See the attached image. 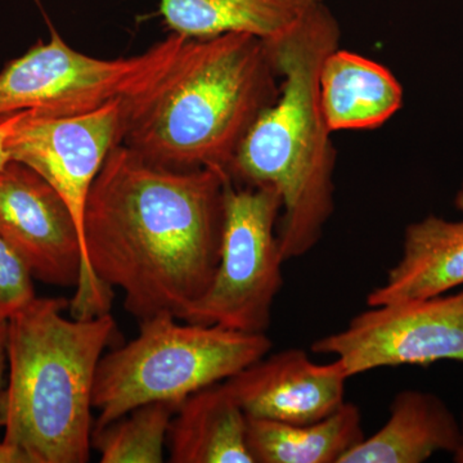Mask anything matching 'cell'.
Wrapping results in <instances>:
<instances>
[{"instance_id": "obj_2", "label": "cell", "mask_w": 463, "mask_h": 463, "mask_svg": "<svg viewBox=\"0 0 463 463\" xmlns=\"http://www.w3.org/2000/svg\"><path fill=\"white\" fill-rule=\"evenodd\" d=\"M279 79L257 36L185 39L157 78L120 100V145L154 165L232 179L241 143L279 99Z\"/></svg>"}, {"instance_id": "obj_10", "label": "cell", "mask_w": 463, "mask_h": 463, "mask_svg": "<svg viewBox=\"0 0 463 463\" xmlns=\"http://www.w3.org/2000/svg\"><path fill=\"white\" fill-rule=\"evenodd\" d=\"M0 234L33 279L58 288L78 286L85 252L74 216L50 183L14 160L0 167Z\"/></svg>"}, {"instance_id": "obj_4", "label": "cell", "mask_w": 463, "mask_h": 463, "mask_svg": "<svg viewBox=\"0 0 463 463\" xmlns=\"http://www.w3.org/2000/svg\"><path fill=\"white\" fill-rule=\"evenodd\" d=\"M67 307L35 297L8 319L2 441L26 463L90 461L94 381L116 322L109 313L69 319Z\"/></svg>"}, {"instance_id": "obj_23", "label": "cell", "mask_w": 463, "mask_h": 463, "mask_svg": "<svg viewBox=\"0 0 463 463\" xmlns=\"http://www.w3.org/2000/svg\"><path fill=\"white\" fill-rule=\"evenodd\" d=\"M453 459H455L457 463H463V417L461 421V439H459L458 447H457V449L453 452Z\"/></svg>"}, {"instance_id": "obj_22", "label": "cell", "mask_w": 463, "mask_h": 463, "mask_svg": "<svg viewBox=\"0 0 463 463\" xmlns=\"http://www.w3.org/2000/svg\"><path fill=\"white\" fill-rule=\"evenodd\" d=\"M0 463H26V459L14 448L5 446L0 440Z\"/></svg>"}, {"instance_id": "obj_1", "label": "cell", "mask_w": 463, "mask_h": 463, "mask_svg": "<svg viewBox=\"0 0 463 463\" xmlns=\"http://www.w3.org/2000/svg\"><path fill=\"white\" fill-rule=\"evenodd\" d=\"M228 181L213 169L154 165L116 146L88 197L87 265L70 301L72 318L109 313L116 288L139 322L158 315L183 321L214 279Z\"/></svg>"}, {"instance_id": "obj_21", "label": "cell", "mask_w": 463, "mask_h": 463, "mask_svg": "<svg viewBox=\"0 0 463 463\" xmlns=\"http://www.w3.org/2000/svg\"><path fill=\"white\" fill-rule=\"evenodd\" d=\"M8 364V319L0 317V428H2L3 377Z\"/></svg>"}, {"instance_id": "obj_12", "label": "cell", "mask_w": 463, "mask_h": 463, "mask_svg": "<svg viewBox=\"0 0 463 463\" xmlns=\"http://www.w3.org/2000/svg\"><path fill=\"white\" fill-rule=\"evenodd\" d=\"M462 285L463 221L431 215L408 225L401 259L385 282L367 295V304L440 297Z\"/></svg>"}, {"instance_id": "obj_18", "label": "cell", "mask_w": 463, "mask_h": 463, "mask_svg": "<svg viewBox=\"0 0 463 463\" xmlns=\"http://www.w3.org/2000/svg\"><path fill=\"white\" fill-rule=\"evenodd\" d=\"M179 405L152 402L93 431L91 446L102 463H161L170 423Z\"/></svg>"}, {"instance_id": "obj_9", "label": "cell", "mask_w": 463, "mask_h": 463, "mask_svg": "<svg viewBox=\"0 0 463 463\" xmlns=\"http://www.w3.org/2000/svg\"><path fill=\"white\" fill-rule=\"evenodd\" d=\"M120 100L87 114L62 118L25 111L9 137L11 160L32 167L62 197L74 216L83 245L91 185L109 152L120 145Z\"/></svg>"}, {"instance_id": "obj_5", "label": "cell", "mask_w": 463, "mask_h": 463, "mask_svg": "<svg viewBox=\"0 0 463 463\" xmlns=\"http://www.w3.org/2000/svg\"><path fill=\"white\" fill-rule=\"evenodd\" d=\"M172 315L141 322L138 336L102 356L93 389L100 430L139 405H181L194 392L231 379L272 349L267 334L178 323Z\"/></svg>"}, {"instance_id": "obj_16", "label": "cell", "mask_w": 463, "mask_h": 463, "mask_svg": "<svg viewBox=\"0 0 463 463\" xmlns=\"http://www.w3.org/2000/svg\"><path fill=\"white\" fill-rule=\"evenodd\" d=\"M323 0H157L167 29L185 39L240 33L267 43Z\"/></svg>"}, {"instance_id": "obj_7", "label": "cell", "mask_w": 463, "mask_h": 463, "mask_svg": "<svg viewBox=\"0 0 463 463\" xmlns=\"http://www.w3.org/2000/svg\"><path fill=\"white\" fill-rule=\"evenodd\" d=\"M184 41L172 33L137 56L102 60L70 47L51 26L50 41L36 43L0 71V116H76L127 99L157 78Z\"/></svg>"}, {"instance_id": "obj_19", "label": "cell", "mask_w": 463, "mask_h": 463, "mask_svg": "<svg viewBox=\"0 0 463 463\" xmlns=\"http://www.w3.org/2000/svg\"><path fill=\"white\" fill-rule=\"evenodd\" d=\"M29 265L0 234V317L9 319L36 297Z\"/></svg>"}, {"instance_id": "obj_6", "label": "cell", "mask_w": 463, "mask_h": 463, "mask_svg": "<svg viewBox=\"0 0 463 463\" xmlns=\"http://www.w3.org/2000/svg\"><path fill=\"white\" fill-rule=\"evenodd\" d=\"M282 200L267 185L225 183L221 259L206 294L182 322L267 334L283 286L277 225Z\"/></svg>"}, {"instance_id": "obj_13", "label": "cell", "mask_w": 463, "mask_h": 463, "mask_svg": "<svg viewBox=\"0 0 463 463\" xmlns=\"http://www.w3.org/2000/svg\"><path fill=\"white\" fill-rule=\"evenodd\" d=\"M459 439L461 423L440 398L404 390L392 399L385 425L339 463H421L438 452H455Z\"/></svg>"}, {"instance_id": "obj_11", "label": "cell", "mask_w": 463, "mask_h": 463, "mask_svg": "<svg viewBox=\"0 0 463 463\" xmlns=\"http://www.w3.org/2000/svg\"><path fill=\"white\" fill-rule=\"evenodd\" d=\"M347 380L337 359L319 364L304 350L288 349L264 355L225 383L246 416L307 425L345 402Z\"/></svg>"}, {"instance_id": "obj_14", "label": "cell", "mask_w": 463, "mask_h": 463, "mask_svg": "<svg viewBox=\"0 0 463 463\" xmlns=\"http://www.w3.org/2000/svg\"><path fill=\"white\" fill-rule=\"evenodd\" d=\"M319 99L332 133L367 130L397 114L403 88L385 66L339 47L323 61Z\"/></svg>"}, {"instance_id": "obj_24", "label": "cell", "mask_w": 463, "mask_h": 463, "mask_svg": "<svg viewBox=\"0 0 463 463\" xmlns=\"http://www.w3.org/2000/svg\"><path fill=\"white\" fill-rule=\"evenodd\" d=\"M456 205L463 213V184L461 190H459L458 194H457Z\"/></svg>"}, {"instance_id": "obj_3", "label": "cell", "mask_w": 463, "mask_h": 463, "mask_svg": "<svg viewBox=\"0 0 463 463\" xmlns=\"http://www.w3.org/2000/svg\"><path fill=\"white\" fill-rule=\"evenodd\" d=\"M340 25L321 2L267 42L281 91L241 143L234 182L267 185L282 200L277 236L285 261L307 254L335 209L336 151L319 99L323 61L340 47Z\"/></svg>"}, {"instance_id": "obj_8", "label": "cell", "mask_w": 463, "mask_h": 463, "mask_svg": "<svg viewBox=\"0 0 463 463\" xmlns=\"http://www.w3.org/2000/svg\"><path fill=\"white\" fill-rule=\"evenodd\" d=\"M312 352L336 356L349 379L381 367L463 364V289L370 307L344 330L315 341Z\"/></svg>"}, {"instance_id": "obj_17", "label": "cell", "mask_w": 463, "mask_h": 463, "mask_svg": "<svg viewBox=\"0 0 463 463\" xmlns=\"http://www.w3.org/2000/svg\"><path fill=\"white\" fill-rule=\"evenodd\" d=\"M365 438L358 405L344 402L307 425L248 417L246 440L254 463H339Z\"/></svg>"}, {"instance_id": "obj_15", "label": "cell", "mask_w": 463, "mask_h": 463, "mask_svg": "<svg viewBox=\"0 0 463 463\" xmlns=\"http://www.w3.org/2000/svg\"><path fill=\"white\" fill-rule=\"evenodd\" d=\"M248 416L227 383L185 399L167 435L172 463H254L246 440Z\"/></svg>"}, {"instance_id": "obj_20", "label": "cell", "mask_w": 463, "mask_h": 463, "mask_svg": "<svg viewBox=\"0 0 463 463\" xmlns=\"http://www.w3.org/2000/svg\"><path fill=\"white\" fill-rule=\"evenodd\" d=\"M23 114L24 112H18V114L0 116V167L11 161L8 151L9 137Z\"/></svg>"}]
</instances>
